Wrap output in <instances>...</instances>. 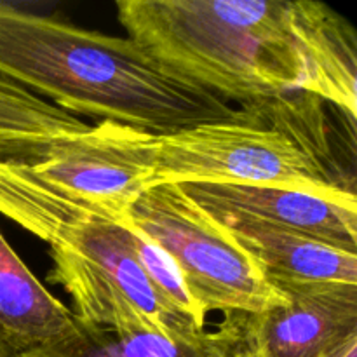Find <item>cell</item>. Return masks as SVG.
I'll list each match as a JSON object with an SVG mask.
<instances>
[{
  "label": "cell",
  "mask_w": 357,
  "mask_h": 357,
  "mask_svg": "<svg viewBox=\"0 0 357 357\" xmlns=\"http://www.w3.org/2000/svg\"><path fill=\"white\" fill-rule=\"evenodd\" d=\"M119 23L174 77L241 107L293 93L337 105L356 124L357 38L323 2L117 0Z\"/></svg>",
  "instance_id": "obj_1"
},
{
  "label": "cell",
  "mask_w": 357,
  "mask_h": 357,
  "mask_svg": "<svg viewBox=\"0 0 357 357\" xmlns=\"http://www.w3.org/2000/svg\"><path fill=\"white\" fill-rule=\"evenodd\" d=\"M0 77L75 115L153 135L237 122L215 94L171 75L129 37L0 2Z\"/></svg>",
  "instance_id": "obj_2"
},
{
  "label": "cell",
  "mask_w": 357,
  "mask_h": 357,
  "mask_svg": "<svg viewBox=\"0 0 357 357\" xmlns=\"http://www.w3.org/2000/svg\"><path fill=\"white\" fill-rule=\"evenodd\" d=\"M0 215L47 244V279L68 293L73 316L115 331L194 338L204 331L174 316L150 288L131 227L115 222L35 174L31 164L0 160Z\"/></svg>",
  "instance_id": "obj_3"
},
{
  "label": "cell",
  "mask_w": 357,
  "mask_h": 357,
  "mask_svg": "<svg viewBox=\"0 0 357 357\" xmlns=\"http://www.w3.org/2000/svg\"><path fill=\"white\" fill-rule=\"evenodd\" d=\"M321 101L286 94L241 107L237 122L160 135L155 185H244L354 197V176L335 159Z\"/></svg>",
  "instance_id": "obj_4"
},
{
  "label": "cell",
  "mask_w": 357,
  "mask_h": 357,
  "mask_svg": "<svg viewBox=\"0 0 357 357\" xmlns=\"http://www.w3.org/2000/svg\"><path fill=\"white\" fill-rule=\"evenodd\" d=\"M124 222L169 255L206 314H255L286 302L284 293L261 275L180 185L146 190Z\"/></svg>",
  "instance_id": "obj_5"
},
{
  "label": "cell",
  "mask_w": 357,
  "mask_h": 357,
  "mask_svg": "<svg viewBox=\"0 0 357 357\" xmlns=\"http://www.w3.org/2000/svg\"><path fill=\"white\" fill-rule=\"evenodd\" d=\"M159 136L101 121L84 135L56 145L31 169L73 201L124 222L132 204L155 187Z\"/></svg>",
  "instance_id": "obj_6"
},
{
  "label": "cell",
  "mask_w": 357,
  "mask_h": 357,
  "mask_svg": "<svg viewBox=\"0 0 357 357\" xmlns=\"http://www.w3.org/2000/svg\"><path fill=\"white\" fill-rule=\"evenodd\" d=\"M286 302L223 316L236 357H342L357 345V286L278 284Z\"/></svg>",
  "instance_id": "obj_7"
},
{
  "label": "cell",
  "mask_w": 357,
  "mask_h": 357,
  "mask_svg": "<svg viewBox=\"0 0 357 357\" xmlns=\"http://www.w3.org/2000/svg\"><path fill=\"white\" fill-rule=\"evenodd\" d=\"M183 194L206 215L225 213L255 220L357 255V197L244 185L187 183Z\"/></svg>",
  "instance_id": "obj_8"
},
{
  "label": "cell",
  "mask_w": 357,
  "mask_h": 357,
  "mask_svg": "<svg viewBox=\"0 0 357 357\" xmlns=\"http://www.w3.org/2000/svg\"><path fill=\"white\" fill-rule=\"evenodd\" d=\"M206 215V213H204ZM272 286L340 282L357 286V255L241 216L206 215Z\"/></svg>",
  "instance_id": "obj_9"
},
{
  "label": "cell",
  "mask_w": 357,
  "mask_h": 357,
  "mask_svg": "<svg viewBox=\"0 0 357 357\" xmlns=\"http://www.w3.org/2000/svg\"><path fill=\"white\" fill-rule=\"evenodd\" d=\"M17 357H236L225 321L194 338H171L153 331H115L73 319L63 337Z\"/></svg>",
  "instance_id": "obj_10"
},
{
  "label": "cell",
  "mask_w": 357,
  "mask_h": 357,
  "mask_svg": "<svg viewBox=\"0 0 357 357\" xmlns=\"http://www.w3.org/2000/svg\"><path fill=\"white\" fill-rule=\"evenodd\" d=\"M72 310L51 295L0 232V340L23 354L63 337Z\"/></svg>",
  "instance_id": "obj_11"
},
{
  "label": "cell",
  "mask_w": 357,
  "mask_h": 357,
  "mask_svg": "<svg viewBox=\"0 0 357 357\" xmlns=\"http://www.w3.org/2000/svg\"><path fill=\"white\" fill-rule=\"evenodd\" d=\"M91 126L0 77V160L35 164Z\"/></svg>",
  "instance_id": "obj_12"
},
{
  "label": "cell",
  "mask_w": 357,
  "mask_h": 357,
  "mask_svg": "<svg viewBox=\"0 0 357 357\" xmlns=\"http://www.w3.org/2000/svg\"><path fill=\"white\" fill-rule=\"evenodd\" d=\"M131 230L139 267H142L143 275L149 281L153 293L159 296L160 302L174 316L187 321L188 324H192L197 330H208V314L199 307L194 296L188 293L187 284H185L183 278H181V272L178 271V267L171 260L169 255L164 253L159 246H155L152 241L146 239L142 232H138L132 227Z\"/></svg>",
  "instance_id": "obj_13"
},
{
  "label": "cell",
  "mask_w": 357,
  "mask_h": 357,
  "mask_svg": "<svg viewBox=\"0 0 357 357\" xmlns=\"http://www.w3.org/2000/svg\"><path fill=\"white\" fill-rule=\"evenodd\" d=\"M0 357H17V354H14V352L0 340Z\"/></svg>",
  "instance_id": "obj_14"
},
{
  "label": "cell",
  "mask_w": 357,
  "mask_h": 357,
  "mask_svg": "<svg viewBox=\"0 0 357 357\" xmlns=\"http://www.w3.org/2000/svg\"><path fill=\"white\" fill-rule=\"evenodd\" d=\"M342 357H357V345H354V347L349 349V351L345 352V354L342 356Z\"/></svg>",
  "instance_id": "obj_15"
}]
</instances>
